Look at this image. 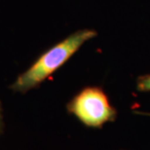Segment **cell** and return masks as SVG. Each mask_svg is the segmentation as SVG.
I'll return each instance as SVG.
<instances>
[{"label":"cell","instance_id":"1","mask_svg":"<svg viewBox=\"0 0 150 150\" xmlns=\"http://www.w3.org/2000/svg\"><path fill=\"white\" fill-rule=\"evenodd\" d=\"M98 35L94 29H81L44 52L31 67L22 73L11 89L15 92L26 93L41 85L47 78L59 69L87 41Z\"/></svg>","mask_w":150,"mask_h":150},{"label":"cell","instance_id":"2","mask_svg":"<svg viewBox=\"0 0 150 150\" xmlns=\"http://www.w3.org/2000/svg\"><path fill=\"white\" fill-rule=\"evenodd\" d=\"M67 108L87 128L101 129L105 123L114 122L117 118V109L98 86L82 89L71 98Z\"/></svg>","mask_w":150,"mask_h":150},{"label":"cell","instance_id":"3","mask_svg":"<svg viewBox=\"0 0 150 150\" xmlns=\"http://www.w3.org/2000/svg\"><path fill=\"white\" fill-rule=\"evenodd\" d=\"M137 90L139 92H150V74L142 75L137 80Z\"/></svg>","mask_w":150,"mask_h":150},{"label":"cell","instance_id":"4","mask_svg":"<svg viewBox=\"0 0 150 150\" xmlns=\"http://www.w3.org/2000/svg\"><path fill=\"white\" fill-rule=\"evenodd\" d=\"M136 114H139V115H147V116H150V113H147V112H139V111H134Z\"/></svg>","mask_w":150,"mask_h":150},{"label":"cell","instance_id":"5","mask_svg":"<svg viewBox=\"0 0 150 150\" xmlns=\"http://www.w3.org/2000/svg\"><path fill=\"white\" fill-rule=\"evenodd\" d=\"M0 118H1V115H0Z\"/></svg>","mask_w":150,"mask_h":150}]
</instances>
